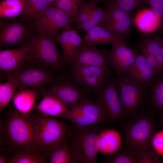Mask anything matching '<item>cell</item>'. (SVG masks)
<instances>
[{
	"label": "cell",
	"instance_id": "obj_1",
	"mask_svg": "<svg viewBox=\"0 0 163 163\" xmlns=\"http://www.w3.org/2000/svg\"><path fill=\"white\" fill-rule=\"evenodd\" d=\"M27 115L33 128V149L47 158L52 152L66 141L69 124L36 112Z\"/></svg>",
	"mask_w": 163,
	"mask_h": 163
},
{
	"label": "cell",
	"instance_id": "obj_2",
	"mask_svg": "<svg viewBox=\"0 0 163 163\" xmlns=\"http://www.w3.org/2000/svg\"><path fill=\"white\" fill-rule=\"evenodd\" d=\"M2 142L11 153L33 149V128L27 114L11 108L0 127Z\"/></svg>",
	"mask_w": 163,
	"mask_h": 163
},
{
	"label": "cell",
	"instance_id": "obj_3",
	"mask_svg": "<svg viewBox=\"0 0 163 163\" xmlns=\"http://www.w3.org/2000/svg\"><path fill=\"white\" fill-rule=\"evenodd\" d=\"M66 139L82 163H95L99 151L100 125L82 127L70 122Z\"/></svg>",
	"mask_w": 163,
	"mask_h": 163
},
{
	"label": "cell",
	"instance_id": "obj_4",
	"mask_svg": "<svg viewBox=\"0 0 163 163\" xmlns=\"http://www.w3.org/2000/svg\"><path fill=\"white\" fill-rule=\"evenodd\" d=\"M54 70L38 63L33 59L20 69L5 73L6 79L13 80L18 84L19 90L26 89H43L54 80Z\"/></svg>",
	"mask_w": 163,
	"mask_h": 163
},
{
	"label": "cell",
	"instance_id": "obj_5",
	"mask_svg": "<svg viewBox=\"0 0 163 163\" xmlns=\"http://www.w3.org/2000/svg\"><path fill=\"white\" fill-rule=\"evenodd\" d=\"M27 44L31 49L33 59L37 62L56 72L61 70L65 66L55 39L34 31L28 39Z\"/></svg>",
	"mask_w": 163,
	"mask_h": 163
},
{
	"label": "cell",
	"instance_id": "obj_6",
	"mask_svg": "<svg viewBox=\"0 0 163 163\" xmlns=\"http://www.w3.org/2000/svg\"><path fill=\"white\" fill-rule=\"evenodd\" d=\"M34 31V22L22 17L0 18V50L27 45Z\"/></svg>",
	"mask_w": 163,
	"mask_h": 163
},
{
	"label": "cell",
	"instance_id": "obj_7",
	"mask_svg": "<svg viewBox=\"0 0 163 163\" xmlns=\"http://www.w3.org/2000/svg\"><path fill=\"white\" fill-rule=\"evenodd\" d=\"M154 124L152 116L147 114L140 115L128 121L123 130L127 147L135 149H152Z\"/></svg>",
	"mask_w": 163,
	"mask_h": 163
},
{
	"label": "cell",
	"instance_id": "obj_8",
	"mask_svg": "<svg viewBox=\"0 0 163 163\" xmlns=\"http://www.w3.org/2000/svg\"><path fill=\"white\" fill-rule=\"evenodd\" d=\"M58 118L69 121L75 125L87 127L105 123L109 121L104 108L96 100L87 97Z\"/></svg>",
	"mask_w": 163,
	"mask_h": 163
},
{
	"label": "cell",
	"instance_id": "obj_9",
	"mask_svg": "<svg viewBox=\"0 0 163 163\" xmlns=\"http://www.w3.org/2000/svg\"><path fill=\"white\" fill-rule=\"evenodd\" d=\"M86 92L71 78L68 73L56 77L48 86L42 90L40 96L45 94L52 95L70 109L87 97Z\"/></svg>",
	"mask_w": 163,
	"mask_h": 163
},
{
	"label": "cell",
	"instance_id": "obj_10",
	"mask_svg": "<svg viewBox=\"0 0 163 163\" xmlns=\"http://www.w3.org/2000/svg\"><path fill=\"white\" fill-rule=\"evenodd\" d=\"M118 94L125 115H132L142 107L147 88L125 73L115 79Z\"/></svg>",
	"mask_w": 163,
	"mask_h": 163
},
{
	"label": "cell",
	"instance_id": "obj_11",
	"mask_svg": "<svg viewBox=\"0 0 163 163\" xmlns=\"http://www.w3.org/2000/svg\"><path fill=\"white\" fill-rule=\"evenodd\" d=\"M68 74L86 92L95 94L111 79L110 69L97 66L72 68Z\"/></svg>",
	"mask_w": 163,
	"mask_h": 163
},
{
	"label": "cell",
	"instance_id": "obj_12",
	"mask_svg": "<svg viewBox=\"0 0 163 163\" xmlns=\"http://www.w3.org/2000/svg\"><path fill=\"white\" fill-rule=\"evenodd\" d=\"M74 21L64 11L51 5L33 22L35 31L55 40L60 34L58 29L69 28Z\"/></svg>",
	"mask_w": 163,
	"mask_h": 163
},
{
	"label": "cell",
	"instance_id": "obj_13",
	"mask_svg": "<svg viewBox=\"0 0 163 163\" xmlns=\"http://www.w3.org/2000/svg\"><path fill=\"white\" fill-rule=\"evenodd\" d=\"M109 122H117L125 113L120 100L115 79L111 78L96 94Z\"/></svg>",
	"mask_w": 163,
	"mask_h": 163
},
{
	"label": "cell",
	"instance_id": "obj_14",
	"mask_svg": "<svg viewBox=\"0 0 163 163\" xmlns=\"http://www.w3.org/2000/svg\"><path fill=\"white\" fill-rule=\"evenodd\" d=\"M111 44V50L107 52L108 64L117 76H120L125 73L132 66L139 53L130 48L124 40L115 41Z\"/></svg>",
	"mask_w": 163,
	"mask_h": 163
},
{
	"label": "cell",
	"instance_id": "obj_15",
	"mask_svg": "<svg viewBox=\"0 0 163 163\" xmlns=\"http://www.w3.org/2000/svg\"><path fill=\"white\" fill-rule=\"evenodd\" d=\"M106 13L101 25L120 39L124 40L131 28V13L121 9L106 7Z\"/></svg>",
	"mask_w": 163,
	"mask_h": 163
},
{
	"label": "cell",
	"instance_id": "obj_16",
	"mask_svg": "<svg viewBox=\"0 0 163 163\" xmlns=\"http://www.w3.org/2000/svg\"><path fill=\"white\" fill-rule=\"evenodd\" d=\"M32 59L31 49L28 44L17 48L1 50L0 70L6 73L17 70Z\"/></svg>",
	"mask_w": 163,
	"mask_h": 163
},
{
	"label": "cell",
	"instance_id": "obj_17",
	"mask_svg": "<svg viewBox=\"0 0 163 163\" xmlns=\"http://www.w3.org/2000/svg\"><path fill=\"white\" fill-rule=\"evenodd\" d=\"M62 50V57L65 66L72 65L83 42L77 30L69 28L63 29L56 38Z\"/></svg>",
	"mask_w": 163,
	"mask_h": 163
},
{
	"label": "cell",
	"instance_id": "obj_18",
	"mask_svg": "<svg viewBox=\"0 0 163 163\" xmlns=\"http://www.w3.org/2000/svg\"><path fill=\"white\" fill-rule=\"evenodd\" d=\"M107 51L98 49L96 46L87 44L83 41L71 68L93 66L109 69L107 58Z\"/></svg>",
	"mask_w": 163,
	"mask_h": 163
},
{
	"label": "cell",
	"instance_id": "obj_19",
	"mask_svg": "<svg viewBox=\"0 0 163 163\" xmlns=\"http://www.w3.org/2000/svg\"><path fill=\"white\" fill-rule=\"evenodd\" d=\"M125 74L147 88L151 85L156 77L148 66L145 56L139 53Z\"/></svg>",
	"mask_w": 163,
	"mask_h": 163
},
{
	"label": "cell",
	"instance_id": "obj_20",
	"mask_svg": "<svg viewBox=\"0 0 163 163\" xmlns=\"http://www.w3.org/2000/svg\"><path fill=\"white\" fill-rule=\"evenodd\" d=\"M42 90L32 88L19 90L13 98L15 108L24 115L30 113L34 109L36 100L38 96H40Z\"/></svg>",
	"mask_w": 163,
	"mask_h": 163
},
{
	"label": "cell",
	"instance_id": "obj_21",
	"mask_svg": "<svg viewBox=\"0 0 163 163\" xmlns=\"http://www.w3.org/2000/svg\"><path fill=\"white\" fill-rule=\"evenodd\" d=\"M42 97V99L34 108L35 111L39 113L58 118L69 109L59 99L52 95L45 94Z\"/></svg>",
	"mask_w": 163,
	"mask_h": 163
},
{
	"label": "cell",
	"instance_id": "obj_22",
	"mask_svg": "<svg viewBox=\"0 0 163 163\" xmlns=\"http://www.w3.org/2000/svg\"><path fill=\"white\" fill-rule=\"evenodd\" d=\"M134 22L138 29L144 33H152L162 26L159 17L152 9H144L139 11Z\"/></svg>",
	"mask_w": 163,
	"mask_h": 163
},
{
	"label": "cell",
	"instance_id": "obj_23",
	"mask_svg": "<svg viewBox=\"0 0 163 163\" xmlns=\"http://www.w3.org/2000/svg\"><path fill=\"white\" fill-rule=\"evenodd\" d=\"M86 32L84 42L94 46L99 44H111L115 41L123 40L101 25L95 27Z\"/></svg>",
	"mask_w": 163,
	"mask_h": 163
},
{
	"label": "cell",
	"instance_id": "obj_24",
	"mask_svg": "<svg viewBox=\"0 0 163 163\" xmlns=\"http://www.w3.org/2000/svg\"><path fill=\"white\" fill-rule=\"evenodd\" d=\"M47 159L49 163H81L66 140L52 152Z\"/></svg>",
	"mask_w": 163,
	"mask_h": 163
},
{
	"label": "cell",
	"instance_id": "obj_25",
	"mask_svg": "<svg viewBox=\"0 0 163 163\" xmlns=\"http://www.w3.org/2000/svg\"><path fill=\"white\" fill-rule=\"evenodd\" d=\"M121 137L119 133L113 130L103 131L99 139V150L103 153H115L121 144Z\"/></svg>",
	"mask_w": 163,
	"mask_h": 163
},
{
	"label": "cell",
	"instance_id": "obj_26",
	"mask_svg": "<svg viewBox=\"0 0 163 163\" xmlns=\"http://www.w3.org/2000/svg\"><path fill=\"white\" fill-rule=\"evenodd\" d=\"M51 5L47 0H25L22 17L33 22Z\"/></svg>",
	"mask_w": 163,
	"mask_h": 163
},
{
	"label": "cell",
	"instance_id": "obj_27",
	"mask_svg": "<svg viewBox=\"0 0 163 163\" xmlns=\"http://www.w3.org/2000/svg\"><path fill=\"white\" fill-rule=\"evenodd\" d=\"M9 163H46L47 158L33 149H24L13 152Z\"/></svg>",
	"mask_w": 163,
	"mask_h": 163
},
{
	"label": "cell",
	"instance_id": "obj_28",
	"mask_svg": "<svg viewBox=\"0 0 163 163\" xmlns=\"http://www.w3.org/2000/svg\"><path fill=\"white\" fill-rule=\"evenodd\" d=\"M25 0H2L0 3V18H12L21 15Z\"/></svg>",
	"mask_w": 163,
	"mask_h": 163
},
{
	"label": "cell",
	"instance_id": "obj_29",
	"mask_svg": "<svg viewBox=\"0 0 163 163\" xmlns=\"http://www.w3.org/2000/svg\"><path fill=\"white\" fill-rule=\"evenodd\" d=\"M19 91V86L14 81L7 79L0 84V110H3L9 105L15 94Z\"/></svg>",
	"mask_w": 163,
	"mask_h": 163
},
{
	"label": "cell",
	"instance_id": "obj_30",
	"mask_svg": "<svg viewBox=\"0 0 163 163\" xmlns=\"http://www.w3.org/2000/svg\"><path fill=\"white\" fill-rule=\"evenodd\" d=\"M149 88V103L155 108L163 109V75L155 79Z\"/></svg>",
	"mask_w": 163,
	"mask_h": 163
},
{
	"label": "cell",
	"instance_id": "obj_31",
	"mask_svg": "<svg viewBox=\"0 0 163 163\" xmlns=\"http://www.w3.org/2000/svg\"><path fill=\"white\" fill-rule=\"evenodd\" d=\"M138 160L136 150L128 147L126 149L115 153L105 162L109 163H138Z\"/></svg>",
	"mask_w": 163,
	"mask_h": 163
},
{
	"label": "cell",
	"instance_id": "obj_32",
	"mask_svg": "<svg viewBox=\"0 0 163 163\" xmlns=\"http://www.w3.org/2000/svg\"><path fill=\"white\" fill-rule=\"evenodd\" d=\"M161 38L157 37L143 38L139 42L142 54H147L154 57L161 54Z\"/></svg>",
	"mask_w": 163,
	"mask_h": 163
},
{
	"label": "cell",
	"instance_id": "obj_33",
	"mask_svg": "<svg viewBox=\"0 0 163 163\" xmlns=\"http://www.w3.org/2000/svg\"><path fill=\"white\" fill-rule=\"evenodd\" d=\"M105 13V9L97 6L90 18L77 30L87 32L95 27L101 25Z\"/></svg>",
	"mask_w": 163,
	"mask_h": 163
},
{
	"label": "cell",
	"instance_id": "obj_34",
	"mask_svg": "<svg viewBox=\"0 0 163 163\" xmlns=\"http://www.w3.org/2000/svg\"><path fill=\"white\" fill-rule=\"evenodd\" d=\"M97 6V5L89 1L86 2L79 7V9L74 21L77 28L90 18Z\"/></svg>",
	"mask_w": 163,
	"mask_h": 163
},
{
	"label": "cell",
	"instance_id": "obj_35",
	"mask_svg": "<svg viewBox=\"0 0 163 163\" xmlns=\"http://www.w3.org/2000/svg\"><path fill=\"white\" fill-rule=\"evenodd\" d=\"M53 5L65 12L74 21L79 7L77 0H56Z\"/></svg>",
	"mask_w": 163,
	"mask_h": 163
},
{
	"label": "cell",
	"instance_id": "obj_36",
	"mask_svg": "<svg viewBox=\"0 0 163 163\" xmlns=\"http://www.w3.org/2000/svg\"><path fill=\"white\" fill-rule=\"evenodd\" d=\"M142 2L141 0H110L105 6L118 8L131 13Z\"/></svg>",
	"mask_w": 163,
	"mask_h": 163
},
{
	"label": "cell",
	"instance_id": "obj_37",
	"mask_svg": "<svg viewBox=\"0 0 163 163\" xmlns=\"http://www.w3.org/2000/svg\"><path fill=\"white\" fill-rule=\"evenodd\" d=\"M137 151L138 163H157L161 161L152 149H139Z\"/></svg>",
	"mask_w": 163,
	"mask_h": 163
},
{
	"label": "cell",
	"instance_id": "obj_38",
	"mask_svg": "<svg viewBox=\"0 0 163 163\" xmlns=\"http://www.w3.org/2000/svg\"><path fill=\"white\" fill-rule=\"evenodd\" d=\"M148 4L159 17L163 26V0H141Z\"/></svg>",
	"mask_w": 163,
	"mask_h": 163
},
{
	"label": "cell",
	"instance_id": "obj_39",
	"mask_svg": "<svg viewBox=\"0 0 163 163\" xmlns=\"http://www.w3.org/2000/svg\"><path fill=\"white\" fill-rule=\"evenodd\" d=\"M142 54L145 56L148 66L156 77L162 72L154 56L146 53Z\"/></svg>",
	"mask_w": 163,
	"mask_h": 163
},
{
	"label": "cell",
	"instance_id": "obj_40",
	"mask_svg": "<svg viewBox=\"0 0 163 163\" xmlns=\"http://www.w3.org/2000/svg\"><path fill=\"white\" fill-rule=\"evenodd\" d=\"M152 145L159 152H163V132L156 134L153 137Z\"/></svg>",
	"mask_w": 163,
	"mask_h": 163
},
{
	"label": "cell",
	"instance_id": "obj_41",
	"mask_svg": "<svg viewBox=\"0 0 163 163\" xmlns=\"http://www.w3.org/2000/svg\"><path fill=\"white\" fill-rule=\"evenodd\" d=\"M11 152L9 149L2 152L0 155V163H8L9 159L11 155Z\"/></svg>",
	"mask_w": 163,
	"mask_h": 163
},
{
	"label": "cell",
	"instance_id": "obj_42",
	"mask_svg": "<svg viewBox=\"0 0 163 163\" xmlns=\"http://www.w3.org/2000/svg\"><path fill=\"white\" fill-rule=\"evenodd\" d=\"M105 0H90L89 2L93 3L98 5L99 3L102 2Z\"/></svg>",
	"mask_w": 163,
	"mask_h": 163
},
{
	"label": "cell",
	"instance_id": "obj_43",
	"mask_svg": "<svg viewBox=\"0 0 163 163\" xmlns=\"http://www.w3.org/2000/svg\"><path fill=\"white\" fill-rule=\"evenodd\" d=\"M161 54L163 58V38L161 39L160 43Z\"/></svg>",
	"mask_w": 163,
	"mask_h": 163
},
{
	"label": "cell",
	"instance_id": "obj_44",
	"mask_svg": "<svg viewBox=\"0 0 163 163\" xmlns=\"http://www.w3.org/2000/svg\"><path fill=\"white\" fill-rule=\"evenodd\" d=\"M77 1L78 3L79 7L82 4H84L86 2L85 0H77Z\"/></svg>",
	"mask_w": 163,
	"mask_h": 163
},
{
	"label": "cell",
	"instance_id": "obj_45",
	"mask_svg": "<svg viewBox=\"0 0 163 163\" xmlns=\"http://www.w3.org/2000/svg\"><path fill=\"white\" fill-rule=\"evenodd\" d=\"M51 5H53L56 0H47Z\"/></svg>",
	"mask_w": 163,
	"mask_h": 163
},
{
	"label": "cell",
	"instance_id": "obj_46",
	"mask_svg": "<svg viewBox=\"0 0 163 163\" xmlns=\"http://www.w3.org/2000/svg\"><path fill=\"white\" fill-rule=\"evenodd\" d=\"M161 123L163 124V113L162 114L161 118Z\"/></svg>",
	"mask_w": 163,
	"mask_h": 163
},
{
	"label": "cell",
	"instance_id": "obj_47",
	"mask_svg": "<svg viewBox=\"0 0 163 163\" xmlns=\"http://www.w3.org/2000/svg\"><path fill=\"white\" fill-rule=\"evenodd\" d=\"M1 0H0V1H1Z\"/></svg>",
	"mask_w": 163,
	"mask_h": 163
}]
</instances>
